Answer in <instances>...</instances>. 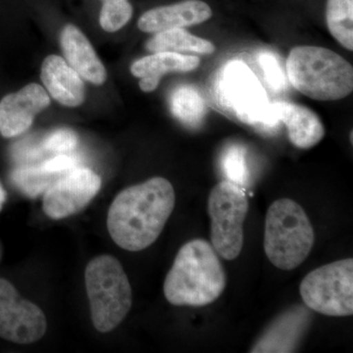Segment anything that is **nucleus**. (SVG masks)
Segmentation results:
<instances>
[{
    "label": "nucleus",
    "mask_w": 353,
    "mask_h": 353,
    "mask_svg": "<svg viewBox=\"0 0 353 353\" xmlns=\"http://www.w3.org/2000/svg\"><path fill=\"white\" fill-rule=\"evenodd\" d=\"M77 164H78V159L76 157L62 153V154L51 158L41 165L48 173L61 175L64 172H68L75 168Z\"/></svg>",
    "instance_id": "b1692460"
},
{
    "label": "nucleus",
    "mask_w": 353,
    "mask_h": 353,
    "mask_svg": "<svg viewBox=\"0 0 353 353\" xmlns=\"http://www.w3.org/2000/svg\"><path fill=\"white\" fill-rule=\"evenodd\" d=\"M41 78L51 97L62 105L77 108L85 101V83L63 58L46 57L41 65Z\"/></svg>",
    "instance_id": "4468645a"
},
{
    "label": "nucleus",
    "mask_w": 353,
    "mask_h": 353,
    "mask_svg": "<svg viewBox=\"0 0 353 353\" xmlns=\"http://www.w3.org/2000/svg\"><path fill=\"white\" fill-rule=\"evenodd\" d=\"M212 17V10L201 0H185L171 6L150 9L141 16L138 27L145 32H157L202 24Z\"/></svg>",
    "instance_id": "f8f14e48"
},
{
    "label": "nucleus",
    "mask_w": 353,
    "mask_h": 353,
    "mask_svg": "<svg viewBox=\"0 0 353 353\" xmlns=\"http://www.w3.org/2000/svg\"><path fill=\"white\" fill-rule=\"evenodd\" d=\"M94 328L108 333L125 319L132 306V289L122 265L104 254L88 264L85 274Z\"/></svg>",
    "instance_id": "39448f33"
},
{
    "label": "nucleus",
    "mask_w": 353,
    "mask_h": 353,
    "mask_svg": "<svg viewBox=\"0 0 353 353\" xmlns=\"http://www.w3.org/2000/svg\"><path fill=\"white\" fill-rule=\"evenodd\" d=\"M226 287L218 253L208 241H190L179 250L164 282L167 301L176 306H205L214 303Z\"/></svg>",
    "instance_id": "f03ea898"
},
{
    "label": "nucleus",
    "mask_w": 353,
    "mask_h": 353,
    "mask_svg": "<svg viewBox=\"0 0 353 353\" xmlns=\"http://www.w3.org/2000/svg\"><path fill=\"white\" fill-rule=\"evenodd\" d=\"M50 104L46 90L30 83L19 92L7 94L0 101V132L4 138L20 136L32 126L37 114Z\"/></svg>",
    "instance_id": "9b49d317"
},
{
    "label": "nucleus",
    "mask_w": 353,
    "mask_h": 353,
    "mask_svg": "<svg viewBox=\"0 0 353 353\" xmlns=\"http://www.w3.org/2000/svg\"><path fill=\"white\" fill-rule=\"evenodd\" d=\"M201 64V59L192 55L176 52H155L137 60L131 66L132 76L141 79L139 85L145 92L157 90L162 77L169 73H188Z\"/></svg>",
    "instance_id": "2eb2a0df"
},
{
    "label": "nucleus",
    "mask_w": 353,
    "mask_h": 353,
    "mask_svg": "<svg viewBox=\"0 0 353 353\" xmlns=\"http://www.w3.org/2000/svg\"><path fill=\"white\" fill-rule=\"evenodd\" d=\"M46 328L43 311L23 299L8 281L0 278V338L29 345L41 340Z\"/></svg>",
    "instance_id": "6e6552de"
},
{
    "label": "nucleus",
    "mask_w": 353,
    "mask_h": 353,
    "mask_svg": "<svg viewBox=\"0 0 353 353\" xmlns=\"http://www.w3.org/2000/svg\"><path fill=\"white\" fill-rule=\"evenodd\" d=\"M273 112L288 129L290 143L301 150L314 148L325 137V127L319 116L306 106L277 103Z\"/></svg>",
    "instance_id": "dca6fc26"
},
{
    "label": "nucleus",
    "mask_w": 353,
    "mask_h": 353,
    "mask_svg": "<svg viewBox=\"0 0 353 353\" xmlns=\"http://www.w3.org/2000/svg\"><path fill=\"white\" fill-rule=\"evenodd\" d=\"M78 137L76 132L70 129L55 130L50 132L43 141L44 150L51 152H70L76 148Z\"/></svg>",
    "instance_id": "5701e85b"
},
{
    "label": "nucleus",
    "mask_w": 353,
    "mask_h": 353,
    "mask_svg": "<svg viewBox=\"0 0 353 353\" xmlns=\"http://www.w3.org/2000/svg\"><path fill=\"white\" fill-rule=\"evenodd\" d=\"M6 201V192L4 190L3 187H2L1 183H0V211L2 210V208H3V204Z\"/></svg>",
    "instance_id": "393cba45"
},
{
    "label": "nucleus",
    "mask_w": 353,
    "mask_h": 353,
    "mask_svg": "<svg viewBox=\"0 0 353 353\" xmlns=\"http://www.w3.org/2000/svg\"><path fill=\"white\" fill-rule=\"evenodd\" d=\"M132 16V6L129 0H121L102 6L99 23L104 31L117 32L128 24Z\"/></svg>",
    "instance_id": "4be33fe9"
},
{
    "label": "nucleus",
    "mask_w": 353,
    "mask_h": 353,
    "mask_svg": "<svg viewBox=\"0 0 353 353\" xmlns=\"http://www.w3.org/2000/svg\"><path fill=\"white\" fill-rule=\"evenodd\" d=\"M175 203L173 185L162 176L127 188L109 208V234L123 250H145L159 238Z\"/></svg>",
    "instance_id": "f257e3e1"
},
{
    "label": "nucleus",
    "mask_w": 353,
    "mask_h": 353,
    "mask_svg": "<svg viewBox=\"0 0 353 353\" xmlns=\"http://www.w3.org/2000/svg\"><path fill=\"white\" fill-rule=\"evenodd\" d=\"M101 188V176L94 171L88 168L72 169L46 190L44 213L54 220L76 214L94 199Z\"/></svg>",
    "instance_id": "1a4fd4ad"
},
{
    "label": "nucleus",
    "mask_w": 353,
    "mask_h": 353,
    "mask_svg": "<svg viewBox=\"0 0 353 353\" xmlns=\"http://www.w3.org/2000/svg\"><path fill=\"white\" fill-rule=\"evenodd\" d=\"M223 95L241 121L261 122L266 112V97L257 79L243 64L228 67L223 77Z\"/></svg>",
    "instance_id": "9d476101"
},
{
    "label": "nucleus",
    "mask_w": 353,
    "mask_h": 353,
    "mask_svg": "<svg viewBox=\"0 0 353 353\" xmlns=\"http://www.w3.org/2000/svg\"><path fill=\"white\" fill-rule=\"evenodd\" d=\"M248 212V196L241 185L225 180L211 190L208 197L211 245L223 259L231 261L241 254Z\"/></svg>",
    "instance_id": "423d86ee"
},
{
    "label": "nucleus",
    "mask_w": 353,
    "mask_h": 353,
    "mask_svg": "<svg viewBox=\"0 0 353 353\" xmlns=\"http://www.w3.org/2000/svg\"><path fill=\"white\" fill-rule=\"evenodd\" d=\"M309 308L323 315L343 317L353 313V260L332 262L310 272L301 284Z\"/></svg>",
    "instance_id": "0eeeda50"
},
{
    "label": "nucleus",
    "mask_w": 353,
    "mask_h": 353,
    "mask_svg": "<svg viewBox=\"0 0 353 353\" xmlns=\"http://www.w3.org/2000/svg\"><path fill=\"white\" fill-rule=\"evenodd\" d=\"M327 26L332 36L347 50H353V0H328Z\"/></svg>",
    "instance_id": "6ab92c4d"
},
{
    "label": "nucleus",
    "mask_w": 353,
    "mask_h": 353,
    "mask_svg": "<svg viewBox=\"0 0 353 353\" xmlns=\"http://www.w3.org/2000/svg\"><path fill=\"white\" fill-rule=\"evenodd\" d=\"M310 220L297 202L274 201L265 220L264 250L272 264L281 270H294L307 259L314 245Z\"/></svg>",
    "instance_id": "20e7f679"
},
{
    "label": "nucleus",
    "mask_w": 353,
    "mask_h": 353,
    "mask_svg": "<svg viewBox=\"0 0 353 353\" xmlns=\"http://www.w3.org/2000/svg\"><path fill=\"white\" fill-rule=\"evenodd\" d=\"M103 1V3L109 4V3H113V2L119 1V0H102Z\"/></svg>",
    "instance_id": "a878e982"
},
{
    "label": "nucleus",
    "mask_w": 353,
    "mask_h": 353,
    "mask_svg": "<svg viewBox=\"0 0 353 353\" xmlns=\"http://www.w3.org/2000/svg\"><path fill=\"white\" fill-rule=\"evenodd\" d=\"M223 171L230 182L241 188L248 183V169L245 152L241 146L233 145L228 148L222 159Z\"/></svg>",
    "instance_id": "412c9836"
},
{
    "label": "nucleus",
    "mask_w": 353,
    "mask_h": 353,
    "mask_svg": "<svg viewBox=\"0 0 353 353\" xmlns=\"http://www.w3.org/2000/svg\"><path fill=\"white\" fill-rule=\"evenodd\" d=\"M62 51L67 63L85 81L101 85L108 78L105 67L90 44L75 25L65 26L60 36Z\"/></svg>",
    "instance_id": "ddd939ff"
},
{
    "label": "nucleus",
    "mask_w": 353,
    "mask_h": 353,
    "mask_svg": "<svg viewBox=\"0 0 353 353\" xmlns=\"http://www.w3.org/2000/svg\"><path fill=\"white\" fill-rule=\"evenodd\" d=\"M170 103L174 116L188 126H196L206 114L203 99L192 85L176 88L171 95Z\"/></svg>",
    "instance_id": "a211bd4d"
},
{
    "label": "nucleus",
    "mask_w": 353,
    "mask_h": 353,
    "mask_svg": "<svg viewBox=\"0 0 353 353\" xmlns=\"http://www.w3.org/2000/svg\"><path fill=\"white\" fill-rule=\"evenodd\" d=\"M287 73L292 87L315 101H340L353 90L352 65L329 48H292L287 59Z\"/></svg>",
    "instance_id": "7ed1b4c3"
},
{
    "label": "nucleus",
    "mask_w": 353,
    "mask_h": 353,
    "mask_svg": "<svg viewBox=\"0 0 353 353\" xmlns=\"http://www.w3.org/2000/svg\"><path fill=\"white\" fill-rule=\"evenodd\" d=\"M146 48L152 52H196L199 54H212L214 44L208 39L194 36L183 28L157 32L146 43Z\"/></svg>",
    "instance_id": "f3484780"
},
{
    "label": "nucleus",
    "mask_w": 353,
    "mask_h": 353,
    "mask_svg": "<svg viewBox=\"0 0 353 353\" xmlns=\"http://www.w3.org/2000/svg\"><path fill=\"white\" fill-rule=\"evenodd\" d=\"M57 176L59 175H54L44 170L41 165H23L14 169L11 173V181L26 196L36 197L48 190L54 183L53 181L57 179Z\"/></svg>",
    "instance_id": "aec40b11"
}]
</instances>
